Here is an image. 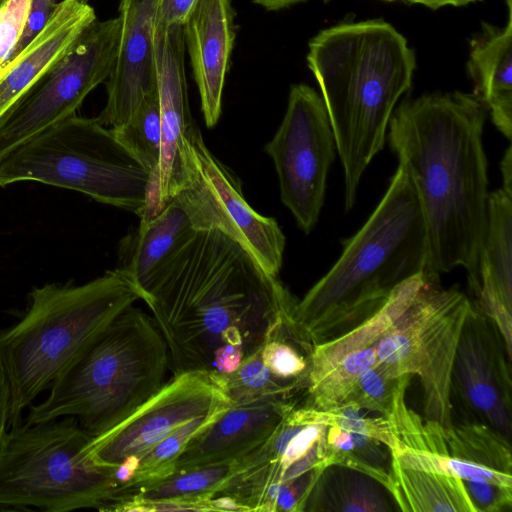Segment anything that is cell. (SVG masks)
<instances>
[{"instance_id":"6da1fadb","label":"cell","mask_w":512,"mask_h":512,"mask_svg":"<svg viewBox=\"0 0 512 512\" xmlns=\"http://www.w3.org/2000/svg\"><path fill=\"white\" fill-rule=\"evenodd\" d=\"M142 300L167 345L173 376L202 372L219 385L296 303L278 277L218 227L198 229L172 252Z\"/></svg>"},{"instance_id":"7a4b0ae2","label":"cell","mask_w":512,"mask_h":512,"mask_svg":"<svg viewBox=\"0 0 512 512\" xmlns=\"http://www.w3.org/2000/svg\"><path fill=\"white\" fill-rule=\"evenodd\" d=\"M486 106L473 93H428L404 99L388 140L415 187L428 239L427 271L456 267L473 280L488 206L482 143Z\"/></svg>"},{"instance_id":"3957f363","label":"cell","mask_w":512,"mask_h":512,"mask_svg":"<svg viewBox=\"0 0 512 512\" xmlns=\"http://www.w3.org/2000/svg\"><path fill=\"white\" fill-rule=\"evenodd\" d=\"M308 48L307 64L321 90L343 166L348 212L364 171L384 146L398 100L412 85L416 55L381 18L323 29Z\"/></svg>"},{"instance_id":"277c9868","label":"cell","mask_w":512,"mask_h":512,"mask_svg":"<svg viewBox=\"0 0 512 512\" xmlns=\"http://www.w3.org/2000/svg\"><path fill=\"white\" fill-rule=\"evenodd\" d=\"M343 245L336 263L292 310L296 332L312 348L367 319L394 288L427 271L426 226L402 163L369 219Z\"/></svg>"},{"instance_id":"5b68a950","label":"cell","mask_w":512,"mask_h":512,"mask_svg":"<svg viewBox=\"0 0 512 512\" xmlns=\"http://www.w3.org/2000/svg\"><path fill=\"white\" fill-rule=\"evenodd\" d=\"M142 296L118 268L82 285L35 287L15 324L0 330V365L10 388L9 428L58 376Z\"/></svg>"},{"instance_id":"8992f818","label":"cell","mask_w":512,"mask_h":512,"mask_svg":"<svg viewBox=\"0 0 512 512\" xmlns=\"http://www.w3.org/2000/svg\"><path fill=\"white\" fill-rule=\"evenodd\" d=\"M169 352L153 317L121 313L31 404L25 423L74 417L92 437L113 428L165 384Z\"/></svg>"},{"instance_id":"52a82bcc","label":"cell","mask_w":512,"mask_h":512,"mask_svg":"<svg viewBox=\"0 0 512 512\" xmlns=\"http://www.w3.org/2000/svg\"><path fill=\"white\" fill-rule=\"evenodd\" d=\"M21 181L81 192L140 216L151 177L111 128L73 114L0 158V187Z\"/></svg>"},{"instance_id":"ba28073f","label":"cell","mask_w":512,"mask_h":512,"mask_svg":"<svg viewBox=\"0 0 512 512\" xmlns=\"http://www.w3.org/2000/svg\"><path fill=\"white\" fill-rule=\"evenodd\" d=\"M91 438L74 417L10 427L0 449V510L107 511L120 481L88 456Z\"/></svg>"},{"instance_id":"9c48e42d","label":"cell","mask_w":512,"mask_h":512,"mask_svg":"<svg viewBox=\"0 0 512 512\" xmlns=\"http://www.w3.org/2000/svg\"><path fill=\"white\" fill-rule=\"evenodd\" d=\"M473 302L427 271L408 307L375 345L377 364L393 378H420L425 418L452 425L451 378L462 327Z\"/></svg>"},{"instance_id":"30bf717a","label":"cell","mask_w":512,"mask_h":512,"mask_svg":"<svg viewBox=\"0 0 512 512\" xmlns=\"http://www.w3.org/2000/svg\"><path fill=\"white\" fill-rule=\"evenodd\" d=\"M121 19L95 20L68 52L50 66L0 117V158L11 149L75 114L86 96L112 73Z\"/></svg>"},{"instance_id":"8fae6325","label":"cell","mask_w":512,"mask_h":512,"mask_svg":"<svg viewBox=\"0 0 512 512\" xmlns=\"http://www.w3.org/2000/svg\"><path fill=\"white\" fill-rule=\"evenodd\" d=\"M335 148L322 97L306 84L291 86L284 118L265 151L276 168L281 201L306 234L318 222Z\"/></svg>"},{"instance_id":"7c38bea8","label":"cell","mask_w":512,"mask_h":512,"mask_svg":"<svg viewBox=\"0 0 512 512\" xmlns=\"http://www.w3.org/2000/svg\"><path fill=\"white\" fill-rule=\"evenodd\" d=\"M183 160L184 179L178 191L196 215L200 229L225 230L266 272L278 277L285 248L281 228L275 219L260 215L247 203L240 181L209 151L194 123L183 138Z\"/></svg>"},{"instance_id":"4fadbf2b","label":"cell","mask_w":512,"mask_h":512,"mask_svg":"<svg viewBox=\"0 0 512 512\" xmlns=\"http://www.w3.org/2000/svg\"><path fill=\"white\" fill-rule=\"evenodd\" d=\"M232 404L210 375L181 373L125 420L92 437L86 451L97 465L115 470L123 484L137 461L178 427L196 417L224 412Z\"/></svg>"},{"instance_id":"5bb4252c","label":"cell","mask_w":512,"mask_h":512,"mask_svg":"<svg viewBox=\"0 0 512 512\" xmlns=\"http://www.w3.org/2000/svg\"><path fill=\"white\" fill-rule=\"evenodd\" d=\"M510 360L497 326L473 303L456 350L451 394L475 417L474 422L487 424L508 439L512 432Z\"/></svg>"},{"instance_id":"9a60e30c","label":"cell","mask_w":512,"mask_h":512,"mask_svg":"<svg viewBox=\"0 0 512 512\" xmlns=\"http://www.w3.org/2000/svg\"><path fill=\"white\" fill-rule=\"evenodd\" d=\"M158 1L120 0L118 54L106 80V105L97 117L104 126L120 127L146 96L158 90L155 54Z\"/></svg>"},{"instance_id":"2e32d148","label":"cell","mask_w":512,"mask_h":512,"mask_svg":"<svg viewBox=\"0 0 512 512\" xmlns=\"http://www.w3.org/2000/svg\"><path fill=\"white\" fill-rule=\"evenodd\" d=\"M184 25H155V54L161 116V157L156 209H162L184 179L183 138L193 124L185 76Z\"/></svg>"},{"instance_id":"e0dca14e","label":"cell","mask_w":512,"mask_h":512,"mask_svg":"<svg viewBox=\"0 0 512 512\" xmlns=\"http://www.w3.org/2000/svg\"><path fill=\"white\" fill-rule=\"evenodd\" d=\"M295 406L294 401L280 397L233 403L189 440L173 472L244 457L261 446Z\"/></svg>"},{"instance_id":"ac0fdd59","label":"cell","mask_w":512,"mask_h":512,"mask_svg":"<svg viewBox=\"0 0 512 512\" xmlns=\"http://www.w3.org/2000/svg\"><path fill=\"white\" fill-rule=\"evenodd\" d=\"M231 0H198L184 24L185 46L208 128L221 115L222 93L235 41Z\"/></svg>"},{"instance_id":"d6986e66","label":"cell","mask_w":512,"mask_h":512,"mask_svg":"<svg viewBox=\"0 0 512 512\" xmlns=\"http://www.w3.org/2000/svg\"><path fill=\"white\" fill-rule=\"evenodd\" d=\"M478 308L497 326L509 358L512 352V195L489 193L486 226L476 275L469 281Z\"/></svg>"},{"instance_id":"ffe728a7","label":"cell","mask_w":512,"mask_h":512,"mask_svg":"<svg viewBox=\"0 0 512 512\" xmlns=\"http://www.w3.org/2000/svg\"><path fill=\"white\" fill-rule=\"evenodd\" d=\"M97 19L89 0H62L39 35L0 68V117Z\"/></svg>"},{"instance_id":"44dd1931","label":"cell","mask_w":512,"mask_h":512,"mask_svg":"<svg viewBox=\"0 0 512 512\" xmlns=\"http://www.w3.org/2000/svg\"><path fill=\"white\" fill-rule=\"evenodd\" d=\"M236 461L175 471L165 477L120 484L107 511H215L211 499L233 474Z\"/></svg>"},{"instance_id":"7402d4cb","label":"cell","mask_w":512,"mask_h":512,"mask_svg":"<svg viewBox=\"0 0 512 512\" xmlns=\"http://www.w3.org/2000/svg\"><path fill=\"white\" fill-rule=\"evenodd\" d=\"M505 27L483 23L481 32L469 41L467 72L476 95L491 114L496 128L509 141L512 137V0H506Z\"/></svg>"},{"instance_id":"603a6c76","label":"cell","mask_w":512,"mask_h":512,"mask_svg":"<svg viewBox=\"0 0 512 512\" xmlns=\"http://www.w3.org/2000/svg\"><path fill=\"white\" fill-rule=\"evenodd\" d=\"M198 229L189 208L173 196L157 213L140 218L132 238L121 244L118 269L143 297V290L159 265Z\"/></svg>"},{"instance_id":"cb8c5ba5","label":"cell","mask_w":512,"mask_h":512,"mask_svg":"<svg viewBox=\"0 0 512 512\" xmlns=\"http://www.w3.org/2000/svg\"><path fill=\"white\" fill-rule=\"evenodd\" d=\"M426 272L419 273L399 284L375 313L352 329L313 346L309 358L307 387L316 383L346 355L375 346L415 297L425 280Z\"/></svg>"},{"instance_id":"d4e9b609","label":"cell","mask_w":512,"mask_h":512,"mask_svg":"<svg viewBox=\"0 0 512 512\" xmlns=\"http://www.w3.org/2000/svg\"><path fill=\"white\" fill-rule=\"evenodd\" d=\"M387 492L403 512H477L461 478L403 467L392 457Z\"/></svg>"},{"instance_id":"484cf974","label":"cell","mask_w":512,"mask_h":512,"mask_svg":"<svg viewBox=\"0 0 512 512\" xmlns=\"http://www.w3.org/2000/svg\"><path fill=\"white\" fill-rule=\"evenodd\" d=\"M382 485L373 478L340 466L324 468L304 511L387 512L392 508Z\"/></svg>"},{"instance_id":"4316f807","label":"cell","mask_w":512,"mask_h":512,"mask_svg":"<svg viewBox=\"0 0 512 512\" xmlns=\"http://www.w3.org/2000/svg\"><path fill=\"white\" fill-rule=\"evenodd\" d=\"M450 456L491 473L512 478L510 439L493 427L466 422L443 427Z\"/></svg>"},{"instance_id":"83f0119b","label":"cell","mask_w":512,"mask_h":512,"mask_svg":"<svg viewBox=\"0 0 512 512\" xmlns=\"http://www.w3.org/2000/svg\"><path fill=\"white\" fill-rule=\"evenodd\" d=\"M112 130L150 174L147 202L139 218L150 217L155 214L156 209L157 177L161 157L159 91L156 90L146 96L127 122Z\"/></svg>"},{"instance_id":"f1b7e54d","label":"cell","mask_w":512,"mask_h":512,"mask_svg":"<svg viewBox=\"0 0 512 512\" xmlns=\"http://www.w3.org/2000/svg\"><path fill=\"white\" fill-rule=\"evenodd\" d=\"M380 444L368 436L348 432L337 426H327L324 437V465L345 467L365 474L387 491L391 454Z\"/></svg>"},{"instance_id":"f546056e","label":"cell","mask_w":512,"mask_h":512,"mask_svg":"<svg viewBox=\"0 0 512 512\" xmlns=\"http://www.w3.org/2000/svg\"><path fill=\"white\" fill-rule=\"evenodd\" d=\"M376 363L375 346L346 355L316 383L307 387V406L321 411L340 406L345 402L360 375Z\"/></svg>"},{"instance_id":"4dcf8cb0","label":"cell","mask_w":512,"mask_h":512,"mask_svg":"<svg viewBox=\"0 0 512 512\" xmlns=\"http://www.w3.org/2000/svg\"><path fill=\"white\" fill-rule=\"evenodd\" d=\"M221 413L196 417L178 427L137 461L129 480L123 484L152 481L173 473L175 461L189 440Z\"/></svg>"},{"instance_id":"1f68e13d","label":"cell","mask_w":512,"mask_h":512,"mask_svg":"<svg viewBox=\"0 0 512 512\" xmlns=\"http://www.w3.org/2000/svg\"><path fill=\"white\" fill-rule=\"evenodd\" d=\"M361 410L358 404L348 401L328 411L318 410L317 420L327 426H337L348 432L368 436L392 452L397 446V440L389 420L383 416H365Z\"/></svg>"},{"instance_id":"d6a6232c","label":"cell","mask_w":512,"mask_h":512,"mask_svg":"<svg viewBox=\"0 0 512 512\" xmlns=\"http://www.w3.org/2000/svg\"><path fill=\"white\" fill-rule=\"evenodd\" d=\"M401 379L402 376L393 378L387 375L376 363L360 375L345 402H355L362 409L387 418L394 407Z\"/></svg>"},{"instance_id":"836d02e7","label":"cell","mask_w":512,"mask_h":512,"mask_svg":"<svg viewBox=\"0 0 512 512\" xmlns=\"http://www.w3.org/2000/svg\"><path fill=\"white\" fill-rule=\"evenodd\" d=\"M30 4L31 0H8L0 8V67L23 30Z\"/></svg>"},{"instance_id":"e575fe53","label":"cell","mask_w":512,"mask_h":512,"mask_svg":"<svg viewBox=\"0 0 512 512\" xmlns=\"http://www.w3.org/2000/svg\"><path fill=\"white\" fill-rule=\"evenodd\" d=\"M463 482L477 512H506L512 509V487L485 481Z\"/></svg>"},{"instance_id":"d590c367","label":"cell","mask_w":512,"mask_h":512,"mask_svg":"<svg viewBox=\"0 0 512 512\" xmlns=\"http://www.w3.org/2000/svg\"><path fill=\"white\" fill-rule=\"evenodd\" d=\"M57 5L58 2L52 0H31L23 30L2 66L13 60L39 35L51 18Z\"/></svg>"},{"instance_id":"8d00e7d4","label":"cell","mask_w":512,"mask_h":512,"mask_svg":"<svg viewBox=\"0 0 512 512\" xmlns=\"http://www.w3.org/2000/svg\"><path fill=\"white\" fill-rule=\"evenodd\" d=\"M198 0H159L156 11V25L168 27L184 25Z\"/></svg>"},{"instance_id":"74e56055","label":"cell","mask_w":512,"mask_h":512,"mask_svg":"<svg viewBox=\"0 0 512 512\" xmlns=\"http://www.w3.org/2000/svg\"><path fill=\"white\" fill-rule=\"evenodd\" d=\"M10 400L9 383L0 365V449L9 429Z\"/></svg>"},{"instance_id":"f35d334b","label":"cell","mask_w":512,"mask_h":512,"mask_svg":"<svg viewBox=\"0 0 512 512\" xmlns=\"http://www.w3.org/2000/svg\"><path fill=\"white\" fill-rule=\"evenodd\" d=\"M408 4H418L432 10H437L446 6L461 7L482 0H403Z\"/></svg>"},{"instance_id":"ab89813d","label":"cell","mask_w":512,"mask_h":512,"mask_svg":"<svg viewBox=\"0 0 512 512\" xmlns=\"http://www.w3.org/2000/svg\"><path fill=\"white\" fill-rule=\"evenodd\" d=\"M501 172L503 176L502 189L509 195H512V147L507 148L501 161Z\"/></svg>"},{"instance_id":"60d3db41","label":"cell","mask_w":512,"mask_h":512,"mask_svg":"<svg viewBox=\"0 0 512 512\" xmlns=\"http://www.w3.org/2000/svg\"><path fill=\"white\" fill-rule=\"evenodd\" d=\"M268 11H277L307 0H252Z\"/></svg>"},{"instance_id":"b9f144b4","label":"cell","mask_w":512,"mask_h":512,"mask_svg":"<svg viewBox=\"0 0 512 512\" xmlns=\"http://www.w3.org/2000/svg\"><path fill=\"white\" fill-rule=\"evenodd\" d=\"M8 0H0V8L7 2Z\"/></svg>"},{"instance_id":"7bdbcfd3","label":"cell","mask_w":512,"mask_h":512,"mask_svg":"<svg viewBox=\"0 0 512 512\" xmlns=\"http://www.w3.org/2000/svg\"><path fill=\"white\" fill-rule=\"evenodd\" d=\"M382 1H386V2H395V1H403V0H382Z\"/></svg>"},{"instance_id":"ee69618b","label":"cell","mask_w":512,"mask_h":512,"mask_svg":"<svg viewBox=\"0 0 512 512\" xmlns=\"http://www.w3.org/2000/svg\"><path fill=\"white\" fill-rule=\"evenodd\" d=\"M52 1L56 2V0H52Z\"/></svg>"}]
</instances>
